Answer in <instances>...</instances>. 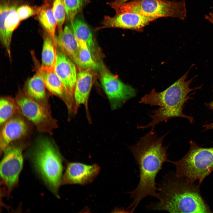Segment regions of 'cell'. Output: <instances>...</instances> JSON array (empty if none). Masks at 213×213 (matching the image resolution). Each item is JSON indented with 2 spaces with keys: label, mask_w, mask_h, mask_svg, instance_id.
<instances>
[{
  "label": "cell",
  "mask_w": 213,
  "mask_h": 213,
  "mask_svg": "<svg viewBox=\"0 0 213 213\" xmlns=\"http://www.w3.org/2000/svg\"><path fill=\"white\" fill-rule=\"evenodd\" d=\"M36 14L39 21L47 34L55 40L57 22L52 8L47 4H44L38 8Z\"/></svg>",
  "instance_id": "obj_21"
},
{
  "label": "cell",
  "mask_w": 213,
  "mask_h": 213,
  "mask_svg": "<svg viewBox=\"0 0 213 213\" xmlns=\"http://www.w3.org/2000/svg\"><path fill=\"white\" fill-rule=\"evenodd\" d=\"M206 104L209 109L213 111V100L208 103H206ZM203 127L204 128L205 130L213 129V122L211 123L204 125H203Z\"/></svg>",
  "instance_id": "obj_27"
},
{
  "label": "cell",
  "mask_w": 213,
  "mask_h": 213,
  "mask_svg": "<svg viewBox=\"0 0 213 213\" xmlns=\"http://www.w3.org/2000/svg\"><path fill=\"white\" fill-rule=\"evenodd\" d=\"M132 0H115L112 2L115 4H120L125 3Z\"/></svg>",
  "instance_id": "obj_29"
},
{
  "label": "cell",
  "mask_w": 213,
  "mask_h": 213,
  "mask_svg": "<svg viewBox=\"0 0 213 213\" xmlns=\"http://www.w3.org/2000/svg\"><path fill=\"white\" fill-rule=\"evenodd\" d=\"M57 46L65 54L77 65L79 64V46L78 41L70 28L65 26L59 29L55 37Z\"/></svg>",
  "instance_id": "obj_16"
},
{
  "label": "cell",
  "mask_w": 213,
  "mask_h": 213,
  "mask_svg": "<svg viewBox=\"0 0 213 213\" xmlns=\"http://www.w3.org/2000/svg\"><path fill=\"white\" fill-rule=\"evenodd\" d=\"M189 144L188 151L182 158L176 161L168 159L167 162L175 166L177 177L190 183L198 180L201 184L213 171V146L201 147L192 140Z\"/></svg>",
  "instance_id": "obj_4"
},
{
  "label": "cell",
  "mask_w": 213,
  "mask_h": 213,
  "mask_svg": "<svg viewBox=\"0 0 213 213\" xmlns=\"http://www.w3.org/2000/svg\"><path fill=\"white\" fill-rule=\"evenodd\" d=\"M17 7L4 3L0 7V38L8 55L11 57L12 34L21 21L17 12Z\"/></svg>",
  "instance_id": "obj_12"
},
{
  "label": "cell",
  "mask_w": 213,
  "mask_h": 213,
  "mask_svg": "<svg viewBox=\"0 0 213 213\" xmlns=\"http://www.w3.org/2000/svg\"><path fill=\"white\" fill-rule=\"evenodd\" d=\"M15 100L17 109L38 130L50 132L54 128L55 121L47 108L29 97L24 92L19 93Z\"/></svg>",
  "instance_id": "obj_7"
},
{
  "label": "cell",
  "mask_w": 213,
  "mask_h": 213,
  "mask_svg": "<svg viewBox=\"0 0 213 213\" xmlns=\"http://www.w3.org/2000/svg\"><path fill=\"white\" fill-rule=\"evenodd\" d=\"M57 52V45L55 40L47 34L43 40L41 64L40 65L42 68L46 70H55Z\"/></svg>",
  "instance_id": "obj_20"
},
{
  "label": "cell",
  "mask_w": 213,
  "mask_h": 213,
  "mask_svg": "<svg viewBox=\"0 0 213 213\" xmlns=\"http://www.w3.org/2000/svg\"><path fill=\"white\" fill-rule=\"evenodd\" d=\"M100 81L113 110L119 108L136 95L134 88L122 82L106 69L101 72Z\"/></svg>",
  "instance_id": "obj_9"
},
{
  "label": "cell",
  "mask_w": 213,
  "mask_h": 213,
  "mask_svg": "<svg viewBox=\"0 0 213 213\" xmlns=\"http://www.w3.org/2000/svg\"><path fill=\"white\" fill-rule=\"evenodd\" d=\"M55 71L62 84L65 103L69 114H75L74 92L77 78L75 64L57 46Z\"/></svg>",
  "instance_id": "obj_8"
},
{
  "label": "cell",
  "mask_w": 213,
  "mask_h": 213,
  "mask_svg": "<svg viewBox=\"0 0 213 213\" xmlns=\"http://www.w3.org/2000/svg\"><path fill=\"white\" fill-rule=\"evenodd\" d=\"M95 71L91 69H79L74 92V98L75 112L79 107L83 105L85 107L88 117V98L96 77ZM89 119V118H88Z\"/></svg>",
  "instance_id": "obj_14"
},
{
  "label": "cell",
  "mask_w": 213,
  "mask_h": 213,
  "mask_svg": "<svg viewBox=\"0 0 213 213\" xmlns=\"http://www.w3.org/2000/svg\"><path fill=\"white\" fill-rule=\"evenodd\" d=\"M168 133L158 137L154 127H152L135 144L128 146L139 169L138 185L135 189L128 192L133 199L132 202L127 208L130 212H133L145 197L150 196L159 198L155 178L163 163L168 159V147L162 144Z\"/></svg>",
  "instance_id": "obj_1"
},
{
  "label": "cell",
  "mask_w": 213,
  "mask_h": 213,
  "mask_svg": "<svg viewBox=\"0 0 213 213\" xmlns=\"http://www.w3.org/2000/svg\"><path fill=\"white\" fill-rule=\"evenodd\" d=\"M167 173L158 188L159 201L151 203L147 208L171 213H210L202 198L199 185L188 183L183 179Z\"/></svg>",
  "instance_id": "obj_2"
},
{
  "label": "cell",
  "mask_w": 213,
  "mask_h": 213,
  "mask_svg": "<svg viewBox=\"0 0 213 213\" xmlns=\"http://www.w3.org/2000/svg\"><path fill=\"white\" fill-rule=\"evenodd\" d=\"M158 18L144 16L133 13H125L116 14L111 17L105 16L101 25L97 28V30L108 28H118L129 29L142 32L144 28L149 23Z\"/></svg>",
  "instance_id": "obj_11"
},
{
  "label": "cell",
  "mask_w": 213,
  "mask_h": 213,
  "mask_svg": "<svg viewBox=\"0 0 213 213\" xmlns=\"http://www.w3.org/2000/svg\"><path fill=\"white\" fill-rule=\"evenodd\" d=\"M96 164L86 165L79 163H70L67 166L61 184L84 185L92 182L99 172Z\"/></svg>",
  "instance_id": "obj_13"
},
{
  "label": "cell",
  "mask_w": 213,
  "mask_h": 213,
  "mask_svg": "<svg viewBox=\"0 0 213 213\" xmlns=\"http://www.w3.org/2000/svg\"><path fill=\"white\" fill-rule=\"evenodd\" d=\"M22 149L16 145H9L4 151L0 165L2 183L10 191L16 185L23 164Z\"/></svg>",
  "instance_id": "obj_10"
},
{
  "label": "cell",
  "mask_w": 213,
  "mask_h": 213,
  "mask_svg": "<svg viewBox=\"0 0 213 213\" xmlns=\"http://www.w3.org/2000/svg\"><path fill=\"white\" fill-rule=\"evenodd\" d=\"M38 8L35 9L29 5H24L17 7V12L21 21L37 14Z\"/></svg>",
  "instance_id": "obj_26"
},
{
  "label": "cell",
  "mask_w": 213,
  "mask_h": 213,
  "mask_svg": "<svg viewBox=\"0 0 213 213\" xmlns=\"http://www.w3.org/2000/svg\"><path fill=\"white\" fill-rule=\"evenodd\" d=\"M46 89L42 77L36 72L27 81L25 86L24 93L47 108Z\"/></svg>",
  "instance_id": "obj_18"
},
{
  "label": "cell",
  "mask_w": 213,
  "mask_h": 213,
  "mask_svg": "<svg viewBox=\"0 0 213 213\" xmlns=\"http://www.w3.org/2000/svg\"><path fill=\"white\" fill-rule=\"evenodd\" d=\"M205 18L213 25V11L209 12L205 16Z\"/></svg>",
  "instance_id": "obj_28"
},
{
  "label": "cell",
  "mask_w": 213,
  "mask_h": 213,
  "mask_svg": "<svg viewBox=\"0 0 213 213\" xmlns=\"http://www.w3.org/2000/svg\"><path fill=\"white\" fill-rule=\"evenodd\" d=\"M77 40L79 46V69L99 70V64L93 58L86 43L82 40Z\"/></svg>",
  "instance_id": "obj_22"
},
{
  "label": "cell",
  "mask_w": 213,
  "mask_h": 213,
  "mask_svg": "<svg viewBox=\"0 0 213 213\" xmlns=\"http://www.w3.org/2000/svg\"><path fill=\"white\" fill-rule=\"evenodd\" d=\"M71 29L76 39L81 40L86 43L94 59L96 60V49L93 35L89 27L83 20L75 19Z\"/></svg>",
  "instance_id": "obj_19"
},
{
  "label": "cell",
  "mask_w": 213,
  "mask_h": 213,
  "mask_svg": "<svg viewBox=\"0 0 213 213\" xmlns=\"http://www.w3.org/2000/svg\"><path fill=\"white\" fill-rule=\"evenodd\" d=\"M116 14L125 13L138 14L155 17H172L184 20L187 11L184 0H132L120 4L108 3Z\"/></svg>",
  "instance_id": "obj_5"
},
{
  "label": "cell",
  "mask_w": 213,
  "mask_h": 213,
  "mask_svg": "<svg viewBox=\"0 0 213 213\" xmlns=\"http://www.w3.org/2000/svg\"><path fill=\"white\" fill-rule=\"evenodd\" d=\"M88 0H64L67 20L73 24L76 15L88 3Z\"/></svg>",
  "instance_id": "obj_24"
},
{
  "label": "cell",
  "mask_w": 213,
  "mask_h": 213,
  "mask_svg": "<svg viewBox=\"0 0 213 213\" xmlns=\"http://www.w3.org/2000/svg\"><path fill=\"white\" fill-rule=\"evenodd\" d=\"M188 72L164 91L157 92L153 89L142 97L139 101L140 103L159 107L152 111V114H149L152 119L149 123L145 126H138V128L154 127L161 122H166L174 117L185 118L191 123H193V117L183 112L185 103L192 99L189 94L194 90L190 87L192 79L186 80Z\"/></svg>",
  "instance_id": "obj_3"
},
{
  "label": "cell",
  "mask_w": 213,
  "mask_h": 213,
  "mask_svg": "<svg viewBox=\"0 0 213 213\" xmlns=\"http://www.w3.org/2000/svg\"><path fill=\"white\" fill-rule=\"evenodd\" d=\"M31 160L36 170L54 193L61 184L63 171L62 158L56 148L49 140L38 143Z\"/></svg>",
  "instance_id": "obj_6"
},
{
  "label": "cell",
  "mask_w": 213,
  "mask_h": 213,
  "mask_svg": "<svg viewBox=\"0 0 213 213\" xmlns=\"http://www.w3.org/2000/svg\"><path fill=\"white\" fill-rule=\"evenodd\" d=\"M17 109L15 100L9 97H2L0 101V123L3 125L11 118Z\"/></svg>",
  "instance_id": "obj_23"
},
{
  "label": "cell",
  "mask_w": 213,
  "mask_h": 213,
  "mask_svg": "<svg viewBox=\"0 0 213 213\" xmlns=\"http://www.w3.org/2000/svg\"><path fill=\"white\" fill-rule=\"evenodd\" d=\"M52 9L59 30L61 29L66 17L64 0H54Z\"/></svg>",
  "instance_id": "obj_25"
},
{
  "label": "cell",
  "mask_w": 213,
  "mask_h": 213,
  "mask_svg": "<svg viewBox=\"0 0 213 213\" xmlns=\"http://www.w3.org/2000/svg\"><path fill=\"white\" fill-rule=\"evenodd\" d=\"M1 132L0 147L3 152L11 143L26 135L28 126L24 120L20 117H12L3 125Z\"/></svg>",
  "instance_id": "obj_15"
},
{
  "label": "cell",
  "mask_w": 213,
  "mask_h": 213,
  "mask_svg": "<svg viewBox=\"0 0 213 213\" xmlns=\"http://www.w3.org/2000/svg\"><path fill=\"white\" fill-rule=\"evenodd\" d=\"M33 59L36 72L42 77L47 89L52 94L59 97L65 102V98L63 87L55 70L43 69L35 57Z\"/></svg>",
  "instance_id": "obj_17"
}]
</instances>
